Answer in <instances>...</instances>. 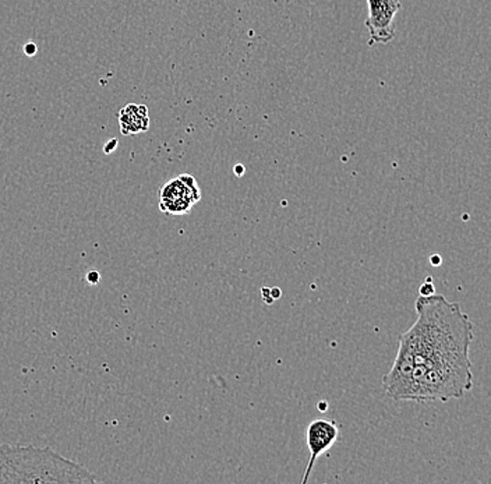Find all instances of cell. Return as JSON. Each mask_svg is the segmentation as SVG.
<instances>
[{
  "mask_svg": "<svg viewBox=\"0 0 491 484\" xmlns=\"http://www.w3.org/2000/svg\"><path fill=\"white\" fill-rule=\"evenodd\" d=\"M418 319L399 335L398 355L383 379L387 396L408 401L409 394L426 370L440 363L469 359L473 324L459 303L440 294L416 299Z\"/></svg>",
  "mask_w": 491,
  "mask_h": 484,
  "instance_id": "1",
  "label": "cell"
},
{
  "mask_svg": "<svg viewBox=\"0 0 491 484\" xmlns=\"http://www.w3.org/2000/svg\"><path fill=\"white\" fill-rule=\"evenodd\" d=\"M472 388L473 373L471 359L452 360L426 370L409 394L408 401L418 403L447 402L462 398Z\"/></svg>",
  "mask_w": 491,
  "mask_h": 484,
  "instance_id": "3",
  "label": "cell"
},
{
  "mask_svg": "<svg viewBox=\"0 0 491 484\" xmlns=\"http://www.w3.org/2000/svg\"><path fill=\"white\" fill-rule=\"evenodd\" d=\"M200 200L202 190L195 176L188 173L171 179L159 190V210L171 217L188 215Z\"/></svg>",
  "mask_w": 491,
  "mask_h": 484,
  "instance_id": "4",
  "label": "cell"
},
{
  "mask_svg": "<svg viewBox=\"0 0 491 484\" xmlns=\"http://www.w3.org/2000/svg\"><path fill=\"white\" fill-rule=\"evenodd\" d=\"M433 294H435V288L434 285H433L432 278H427L425 284L420 287L419 295H422V296H429V295Z\"/></svg>",
  "mask_w": 491,
  "mask_h": 484,
  "instance_id": "8",
  "label": "cell"
},
{
  "mask_svg": "<svg viewBox=\"0 0 491 484\" xmlns=\"http://www.w3.org/2000/svg\"><path fill=\"white\" fill-rule=\"evenodd\" d=\"M36 52H38V48H36L35 43L27 42L26 45H24V53H26L27 57H35Z\"/></svg>",
  "mask_w": 491,
  "mask_h": 484,
  "instance_id": "9",
  "label": "cell"
},
{
  "mask_svg": "<svg viewBox=\"0 0 491 484\" xmlns=\"http://www.w3.org/2000/svg\"><path fill=\"white\" fill-rule=\"evenodd\" d=\"M150 125H151V119L147 106L127 104L125 108L120 109L119 127L123 135L145 133L150 129Z\"/></svg>",
  "mask_w": 491,
  "mask_h": 484,
  "instance_id": "7",
  "label": "cell"
},
{
  "mask_svg": "<svg viewBox=\"0 0 491 484\" xmlns=\"http://www.w3.org/2000/svg\"><path fill=\"white\" fill-rule=\"evenodd\" d=\"M116 147H118V140L112 139L104 145V152H105V154H111V152L115 151Z\"/></svg>",
  "mask_w": 491,
  "mask_h": 484,
  "instance_id": "11",
  "label": "cell"
},
{
  "mask_svg": "<svg viewBox=\"0 0 491 484\" xmlns=\"http://www.w3.org/2000/svg\"><path fill=\"white\" fill-rule=\"evenodd\" d=\"M340 437V426L336 425L334 420H326V419H318L309 425L306 432L307 447L311 451V458L307 462V468L304 471L302 483H307L309 478L313 472L314 465L321 455L330 451L331 447L338 442Z\"/></svg>",
  "mask_w": 491,
  "mask_h": 484,
  "instance_id": "6",
  "label": "cell"
},
{
  "mask_svg": "<svg viewBox=\"0 0 491 484\" xmlns=\"http://www.w3.org/2000/svg\"><path fill=\"white\" fill-rule=\"evenodd\" d=\"M93 472L50 447L0 444V483H99Z\"/></svg>",
  "mask_w": 491,
  "mask_h": 484,
  "instance_id": "2",
  "label": "cell"
},
{
  "mask_svg": "<svg viewBox=\"0 0 491 484\" xmlns=\"http://www.w3.org/2000/svg\"><path fill=\"white\" fill-rule=\"evenodd\" d=\"M430 261H432V265H434V267H439V265H441V257H440L439 254H434V256H432V257H430Z\"/></svg>",
  "mask_w": 491,
  "mask_h": 484,
  "instance_id": "12",
  "label": "cell"
},
{
  "mask_svg": "<svg viewBox=\"0 0 491 484\" xmlns=\"http://www.w3.org/2000/svg\"><path fill=\"white\" fill-rule=\"evenodd\" d=\"M99 280H101V275H99L98 271H89V273H87V282H88L89 285L98 284Z\"/></svg>",
  "mask_w": 491,
  "mask_h": 484,
  "instance_id": "10",
  "label": "cell"
},
{
  "mask_svg": "<svg viewBox=\"0 0 491 484\" xmlns=\"http://www.w3.org/2000/svg\"><path fill=\"white\" fill-rule=\"evenodd\" d=\"M369 7L366 27L369 30V45H387L395 38V19L403 11L401 0H366Z\"/></svg>",
  "mask_w": 491,
  "mask_h": 484,
  "instance_id": "5",
  "label": "cell"
}]
</instances>
